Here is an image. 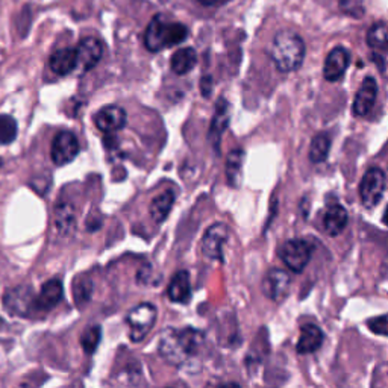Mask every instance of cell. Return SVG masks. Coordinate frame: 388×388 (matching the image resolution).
Returning <instances> with one entry per match:
<instances>
[{"label": "cell", "mask_w": 388, "mask_h": 388, "mask_svg": "<svg viewBox=\"0 0 388 388\" xmlns=\"http://www.w3.org/2000/svg\"><path fill=\"white\" fill-rule=\"evenodd\" d=\"M202 341H204V334L196 329L169 328L161 335L158 352L169 364L182 367L188 364L197 354Z\"/></svg>", "instance_id": "obj_1"}, {"label": "cell", "mask_w": 388, "mask_h": 388, "mask_svg": "<svg viewBox=\"0 0 388 388\" xmlns=\"http://www.w3.org/2000/svg\"><path fill=\"white\" fill-rule=\"evenodd\" d=\"M305 43L294 31H279L270 49L271 61L281 73H293L304 64L305 59Z\"/></svg>", "instance_id": "obj_2"}, {"label": "cell", "mask_w": 388, "mask_h": 388, "mask_svg": "<svg viewBox=\"0 0 388 388\" xmlns=\"http://www.w3.org/2000/svg\"><path fill=\"white\" fill-rule=\"evenodd\" d=\"M156 306L151 302L140 304L132 308L126 315V322L129 326V338L138 343L144 340L146 335L151 332V329L156 323Z\"/></svg>", "instance_id": "obj_3"}, {"label": "cell", "mask_w": 388, "mask_h": 388, "mask_svg": "<svg viewBox=\"0 0 388 388\" xmlns=\"http://www.w3.org/2000/svg\"><path fill=\"white\" fill-rule=\"evenodd\" d=\"M314 253V246L308 243L304 238H294V240H288L281 246L279 257L282 262L294 273H301L308 266V262L311 261Z\"/></svg>", "instance_id": "obj_4"}, {"label": "cell", "mask_w": 388, "mask_h": 388, "mask_svg": "<svg viewBox=\"0 0 388 388\" xmlns=\"http://www.w3.org/2000/svg\"><path fill=\"white\" fill-rule=\"evenodd\" d=\"M35 301H37V294L33 293L32 287L19 285L6 291L3 296V306L13 315L31 317V314L37 313Z\"/></svg>", "instance_id": "obj_5"}, {"label": "cell", "mask_w": 388, "mask_h": 388, "mask_svg": "<svg viewBox=\"0 0 388 388\" xmlns=\"http://www.w3.org/2000/svg\"><path fill=\"white\" fill-rule=\"evenodd\" d=\"M385 191V173L373 167L368 169L359 184V197L366 208H373L381 202Z\"/></svg>", "instance_id": "obj_6"}, {"label": "cell", "mask_w": 388, "mask_h": 388, "mask_svg": "<svg viewBox=\"0 0 388 388\" xmlns=\"http://www.w3.org/2000/svg\"><path fill=\"white\" fill-rule=\"evenodd\" d=\"M79 151H81V147H79V141L73 132L61 130L58 132L54 141H52V161H54L55 165L63 167L72 163L79 155Z\"/></svg>", "instance_id": "obj_7"}, {"label": "cell", "mask_w": 388, "mask_h": 388, "mask_svg": "<svg viewBox=\"0 0 388 388\" xmlns=\"http://www.w3.org/2000/svg\"><path fill=\"white\" fill-rule=\"evenodd\" d=\"M229 238V227L223 223H214L207 229L202 238V253L209 260L223 261V246Z\"/></svg>", "instance_id": "obj_8"}, {"label": "cell", "mask_w": 388, "mask_h": 388, "mask_svg": "<svg viewBox=\"0 0 388 388\" xmlns=\"http://www.w3.org/2000/svg\"><path fill=\"white\" fill-rule=\"evenodd\" d=\"M291 279L288 273L281 269H270L262 279V293L273 302H282L288 296Z\"/></svg>", "instance_id": "obj_9"}, {"label": "cell", "mask_w": 388, "mask_h": 388, "mask_svg": "<svg viewBox=\"0 0 388 388\" xmlns=\"http://www.w3.org/2000/svg\"><path fill=\"white\" fill-rule=\"evenodd\" d=\"M94 125L103 134H114L126 126V112L119 105H107L94 114Z\"/></svg>", "instance_id": "obj_10"}, {"label": "cell", "mask_w": 388, "mask_h": 388, "mask_svg": "<svg viewBox=\"0 0 388 388\" xmlns=\"http://www.w3.org/2000/svg\"><path fill=\"white\" fill-rule=\"evenodd\" d=\"M77 68L82 73L90 72L97 64L100 63L103 55V46L100 40L94 37H85L79 41L77 47Z\"/></svg>", "instance_id": "obj_11"}, {"label": "cell", "mask_w": 388, "mask_h": 388, "mask_svg": "<svg viewBox=\"0 0 388 388\" xmlns=\"http://www.w3.org/2000/svg\"><path fill=\"white\" fill-rule=\"evenodd\" d=\"M350 64V54L345 47H334L324 59L323 76L328 82H337L345 76L346 70Z\"/></svg>", "instance_id": "obj_12"}, {"label": "cell", "mask_w": 388, "mask_h": 388, "mask_svg": "<svg viewBox=\"0 0 388 388\" xmlns=\"http://www.w3.org/2000/svg\"><path fill=\"white\" fill-rule=\"evenodd\" d=\"M231 107H229L227 100L225 97H220L216 103V111L213 120H211V126H209V141L216 151L220 149V143H222V135L223 132L227 129L229 125V119H231Z\"/></svg>", "instance_id": "obj_13"}, {"label": "cell", "mask_w": 388, "mask_h": 388, "mask_svg": "<svg viewBox=\"0 0 388 388\" xmlns=\"http://www.w3.org/2000/svg\"><path fill=\"white\" fill-rule=\"evenodd\" d=\"M376 96H378V82L375 81V77L368 76L364 79L363 84H361L359 90L357 91L355 96L354 107H352V111H354L357 117H364L372 111L373 105L376 102Z\"/></svg>", "instance_id": "obj_14"}, {"label": "cell", "mask_w": 388, "mask_h": 388, "mask_svg": "<svg viewBox=\"0 0 388 388\" xmlns=\"http://www.w3.org/2000/svg\"><path fill=\"white\" fill-rule=\"evenodd\" d=\"M165 32H167V22L164 20L163 14H156L154 19L149 22L146 32H144V46L149 52H161L167 49L165 43Z\"/></svg>", "instance_id": "obj_15"}, {"label": "cell", "mask_w": 388, "mask_h": 388, "mask_svg": "<svg viewBox=\"0 0 388 388\" xmlns=\"http://www.w3.org/2000/svg\"><path fill=\"white\" fill-rule=\"evenodd\" d=\"M64 296V287L63 282L59 279H49L46 284L41 287V291L37 294V311L47 313L61 302V299Z\"/></svg>", "instance_id": "obj_16"}, {"label": "cell", "mask_w": 388, "mask_h": 388, "mask_svg": "<svg viewBox=\"0 0 388 388\" xmlns=\"http://www.w3.org/2000/svg\"><path fill=\"white\" fill-rule=\"evenodd\" d=\"M324 334L317 324L306 323L301 329V337L297 340L296 350L301 355H310L314 354L315 350H319L323 345Z\"/></svg>", "instance_id": "obj_17"}, {"label": "cell", "mask_w": 388, "mask_h": 388, "mask_svg": "<svg viewBox=\"0 0 388 388\" xmlns=\"http://www.w3.org/2000/svg\"><path fill=\"white\" fill-rule=\"evenodd\" d=\"M50 70L58 76H67L77 68V52L73 47L55 50L49 59Z\"/></svg>", "instance_id": "obj_18"}, {"label": "cell", "mask_w": 388, "mask_h": 388, "mask_svg": "<svg viewBox=\"0 0 388 388\" xmlns=\"http://www.w3.org/2000/svg\"><path fill=\"white\" fill-rule=\"evenodd\" d=\"M167 296L174 304H187L191 299V284L190 273L187 270L176 271L169 287H167Z\"/></svg>", "instance_id": "obj_19"}, {"label": "cell", "mask_w": 388, "mask_h": 388, "mask_svg": "<svg viewBox=\"0 0 388 388\" xmlns=\"http://www.w3.org/2000/svg\"><path fill=\"white\" fill-rule=\"evenodd\" d=\"M348 220H349V216H348V211L345 207L331 205L323 217L324 232L331 237L338 235L343 229L346 227Z\"/></svg>", "instance_id": "obj_20"}, {"label": "cell", "mask_w": 388, "mask_h": 388, "mask_svg": "<svg viewBox=\"0 0 388 388\" xmlns=\"http://www.w3.org/2000/svg\"><path fill=\"white\" fill-rule=\"evenodd\" d=\"M196 64H197V54L193 47L178 49L170 58L172 72L178 76L190 73Z\"/></svg>", "instance_id": "obj_21"}, {"label": "cell", "mask_w": 388, "mask_h": 388, "mask_svg": "<svg viewBox=\"0 0 388 388\" xmlns=\"http://www.w3.org/2000/svg\"><path fill=\"white\" fill-rule=\"evenodd\" d=\"M174 200L176 196L173 190H165L154 197V200L151 202V208H149V213H151V217L156 223H163L164 220L169 217Z\"/></svg>", "instance_id": "obj_22"}, {"label": "cell", "mask_w": 388, "mask_h": 388, "mask_svg": "<svg viewBox=\"0 0 388 388\" xmlns=\"http://www.w3.org/2000/svg\"><path fill=\"white\" fill-rule=\"evenodd\" d=\"M76 222V214L75 208L68 202H59L55 207V226L59 234L67 235L68 232L73 231Z\"/></svg>", "instance_id": "obj_23"}, {"label": "cell", "mask_w": 388, "mask_h": 388, "mask_svg": "<svg viewBox=\"0 0 388 388\" xmlns=\"http://www.w3.org/2000/svg\"><path fill=\"white\" fill-rule=\"evenodd\" d=\"M244 161V152L241 149H235L226 158V178L231 187H238L241 181V169Z\"/></svg>", "instance_id": "obj_24"}, {"label": "cell", "mask_w": 388, "mask_h": 388, "mask_svg": "<svg viewBox=\"0 0 388 388\" xmlns=\"http://www.w3.org/2000/svg\"><path fill=\"white\" fill-rule=\"evenodd\" d=\"M367 44L373 50L388 54V23L379 22L373 26H370L367 32Z\"/></svg>", "instance_id": "obj_25"}, {"label": "cell", "mask_w": 388, "mask_h": 388, "mask_svg": "<svg viewBox=\"0 0 388 388\" xmlns=\"http://www.w3.org/2000/svg\"><path fill=\"white\" fill-rule=\"evenodd\" d=\"M331 151V140L326 134H319L315 135L311 141V147H310V161L311 163H323L326 161Z\"/></svg>", "instance_id": "obj_26"}, {"label": "cell", "mask_w": 388, "mask_h": 388, "mask_svg": "<svg viewBox=\"0 0 388 388\" xmlns=\"http://www.w3.org/2000/svg\"><path fill=\"white\" fill-rule=\"evenodd\" d=\"M93 297V281L88 278H77L73 284V299L77 308H85Z\"/></svg>", "instance_id": "obj_27"}, {"label": "cell", "mask_w": 388, "mask_h": 388, "mask_svg": "<svg viewBox=\"0 0 388 388\" xmlns=\"http://www.w3.org/2000/svg\"><path fill=\"white\" fill-rule=\"evenodd\" d=\"M102 340V328L99 324H93V326H87V329L81 334V346L85 350V354L93 355L97 346L100 345Z\"/></svg>", "instance_id": "obj_28"}, {"label": "cell", "mask_w": 388, "mask_h": 388, "mask_svg": "<svg viewBox=\"0 0 388 388\" xmlns=\"http://www.w3.org/2000/svg\"><path fill=\"white\" fill-rule=\"evenodd\" d=\"M17 134H19V126L15 119L8 114H0V144H11L15 141Z\"/></svg>", "instance_id": "obj_29"}, {"label": "cell", "mask_w": 388, "mask_h": 388, "mask_svg": "<svg viewBox=\"0 0 388 388\" xmlns=\"http://www.w3.org/2000/svg\"><path fill=\"white\" fill-rule=\"evenodd\" d=\"M188 37V28L184 23L179 22H167V32H165V43L167 49L178 46Z\"/></svg>", "instance_id": "obj_30"}, {"label": "cell", "mask_w": 388, "mask_h": 388, "mask_svg": "<svg viewBox=\"0 0 388 388\" xmlns=\"http://www.w3.org/2000/svg\"><path fill=\"white\" fill-rule=\"evenodd\" d=\"M338 5L343 14L354 17L357 20L366 14L364 0H338Z\"/></svg>", "instance_id": "obj_31"}, {"label": "cell", "mask_w": 388, "mask_h": 388, "mask_svg": "<svg viewBox=\"0 0 388 388\" xmlns=\"http://www.w3.org/2000/svg\"><path fill=\"white\" fill-rule=\"evenodd\" d=\"M367 326L373 334L385 335V337H388V314H384L381 317H375V319L367 320Z\"/></svg>", "instance_id": "obj_32"}, {"label": "cell", "mask_w": 388, "mask_h": 388, "mask_svg": "<svg viewBox=\"0 0 388 388\" xmlns=\"http://www.w3.org/2000/svg\"><path fill=\"white\" fill-rule=\"evenodd\" d=\"M200 91L205 97L211 96V91H213V77L204 76L200 79Z\"/></svg>", "instance_id": "obj_33"}, {"label": "cell", "mask_w": 388, "mask_h": 388, "mask_svg": "<svg viewBox=\"0 0 388 388\" xmlns=\"http://www.w3.org/2000/svg\"><path fill=\"white\" fill-rule=\"evenodd\" d=\"M199 2L204 6H217V5H223L229 0H199Z\"/></svg>", "instance_id": "obj_34"}, {"label": "cell", "mask_w": 388, "mask_h": 388, "mask_svg": "<svg viewBox=\"0 0 388 388\" xmlns=\"http://www.w3.org/2000/svg\"><path fill=\"white\" fill-rule=\"evenodd\" d=\"M382 222H384V225H388V207H387L385 213H384V216H382Z\"/></svg>", "instance_id": "obj_35"}, {"label": "cell", "mask_w": 388, "mask_h": 388, "mask_svg": "<svg viewBox=\"0 0 388 388\" xmlns=\"http://www.w3.org/2000/svg\"><path fill=\"white\" fill-rule=\"evenodd\" d=\"M0 324H2V319H0Z\"/></svg>", "instance_id": "obj_36"}]
</instances>
